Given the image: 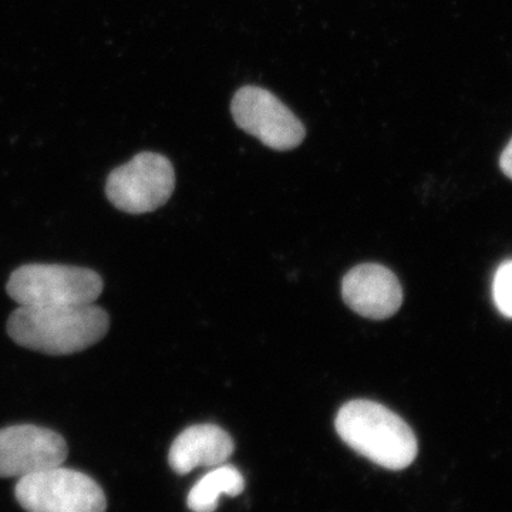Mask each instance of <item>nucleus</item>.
I'll return each instance as SVG.
<instances>
[{"label": "nucleus", "mask_w": 512, "mask_h": 512, "mask_svg": "<svg viewBox=\"0 0 512 512\" xmlns=\"http://www.w3.org/2000/svg\"><path fill=\"white\" fill-rule=\"evenodd\" d=\"M231 113L237 126L266 147L288 151L306 136L302 121L278 97L262 87L245 86L235 93Z\"/></svg>", "instance_id": "6"}, {"label": "nucleus", "mask_w": 512, "mask_h": 512, "mask_svg": "<svg viewBox=\"0 0 512 512\" xmlns=\"http://www.w3.org/2000/svg\"><path fill=\"white\" fill-rule=\"evenodd\" d=\"M234 450V440L220 426L195 424L180 433L171 444L168 463L178 476H187L198 467L222 466Z\"/></svg>", "instance_id": "9"}, {"label": "nucleus", "mask_w": 512, "mask_h": 512, "mask_svg": "<svg viewBox=\"0 0 512 512\" xmlns=\"http://www.w3.org/2000/svg\"><path fill=\"white\" fill-rule=\"evenodd\" d=\"M245 480L241 471L234 466L222 464L198 481L187 497L188 508L192 512H214L222 494L238 497L244 493Z\"/></svg>", "instance_id": "10"}, {"label": "nucleus", "mask_w": 512, "mask_h": 512, "mask_svg": "<svg viewBox=\"0 0 512 512\" xmlns=\"http://www.w3.org/2000/svg\"><path fill=\"white\" fill-rule=\"evenodd\" d=\"M175 188L173 164L157 153H140L111 171L106 195L117 210L147 214L163 207Z\"/></svg>", "instance_id": "5"}, {"label": "nucleus", "mask_w": 512, "mask_h": 512, "mask_svg": "<svg viewBox=\"0 0 512 512\" xmlns=\"http://www.w3.org/2000/svg\"><path fill=\"white\" fill-rule=\"evenodd\" d=\"M103 289V279L92 269L47 264L20 266L6 285L13 301L32 308L90 305Z\"/></svg>", "instance_id": "3"}, {"label": "nucleus", "mask_w": 512, "mask_h": 512, "mask_svg": "<svg viewBox=\"0 0 512 512\" xmlns=\"http://www.w3.org/2000/svg\"><path fill=\"white\" fill-rule=\"evenodd\" d=\"M110 318L100 306H20L10 315L8 333L22 348L52 356L92 348L107 335Z\"/></svg>", "instance_id": "1"}, {"label": "nucleus", "mask_w": 512, "mask_h": 512, "mask_svg": "<svg viewBox=\"0 0 512 512\" xmlns=\"http://www.w3.org/2000/svg\"><path fill=\"white\" fill-rule=\"evenodd\" d=\"M340 439L377 466L400 471L413 464L419 444L409 424L382 404L352 400L335 420Z\"/></svg>", "instance_id": "2"}, {"label": "nucleus", "mask_w": 512, "mask_h": 512, "mask_svg": "<svg viewBox=\"0 0 512 512\" xmlns=\"http://www.w3.org/2000/svg\"><path fill=\"white\" fill-rule=\"evenodd\" d=\"M66 440L56 431L33 424L0 429V478H22L63 466Z\"/></svg>", "instance_id": "7"}, {"label": "nucleus", "mask_w": 512, "mask_h": 512, "mask_svg": "<svg viewBox=\"0 0 512 512\" xmlns=\"http://www.w3.org/2000/svg\"><path fill=\"white\" fill-rule=\"evenodd\" d=\"M342 296L352 311L373 320L396 315L403 303L399 279L377 264H363L349 271L343 278Z\"/></svg>", "instance_id": "8"}, {"label": "nucleus", "mask_w": 512, "mask_h": 512, "mask_svg": "<svg viewBox=\"0 0 512 512\" xmlns=\"http://www.w3.org/2000/svg\"><path fill=\"white\" fill-rule=\"evenodd\" d=\"M500 167L503 173L512 180V138L507 147L504 148L500 158Z\"/></svg>", "instance_id": "12"}, {"label": "nucleus", "mask_w": 512, "mask_h": 512, "mask_svg": "<svg viewBox=\"0 0 512 512\" xmlns=\"http://www.w3.org/2000/svg\"><path fill=\"white\" fill-rule=\"evenodd\" d=\"M493 293L498 311L507 318H512V261L505 262L497 269Z\"/></svg>", "instance_id": "11"}, {"label": "nucleus", "mask_w": 512, "mask_h": 512, "mask_svg": "<svg viewBox=\"0 0 512 512\" xmlns=\"http://www.w3.org/2000/svg\"><path fill=\"white\" fill-rule=\"evenodd\" d=\"M15 497L28 512H106L107 498L96 480L55 467L19 478Z\"/></svg>", "instance_id": "4"}]
</instances>
